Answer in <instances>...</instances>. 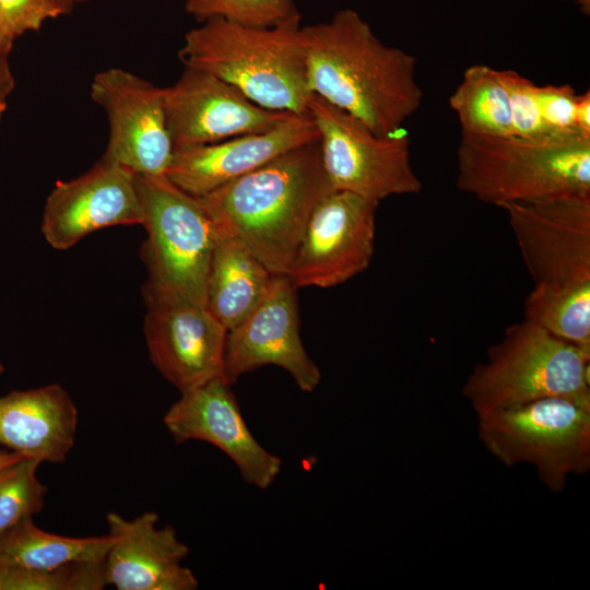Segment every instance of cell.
Returning <instances> with one entry per match:
<instances>
[{
  "label": "cell",
  "instance_id": "1",
  "mask_svg": "<svg viewBox=\"0 0 590 590\" xmlns=\"http://www.w3.org/2000/svg\"><path fill=\"white\" fill-rule=\"evenodd\" d=\"M314 94L345 110L378 134H391L423 102L415 56L385 45L354 10L300 27Z\"/></svg>",
  "mask_w": 590,
  "mask_h": 590
},
{
  "label": "cell",
  "instance_id": "2",
  "mask_svg": "<svg viewBox=\"0 0 590 590\" xmlns=\"http://www.w3.org/2000/svg\"><path fill=\"white\" fill-rule=\"evenodd\" d=\"M332 190L317 139L198 198L220 233L287 275L310 214Z\"/></svg>",
  "mask_w": 590,
  "mask_h": 590
},
{
  "label": "cell",
  "instance_id": "3",
  "mask_svg": "<svg viewBox=\"0 0 590 590\" xmlns=\"http://www.w3.org/2000/svg\"><path fill=\"white\" fill-rule=\"evenodd\" d=\"M457 188L499 208L590 196V138L461 133Z\"/></svg>",
  "mask_w": 590,
  "mask_h": 590
},
{
  "label": "cell",
  "instance_id": "4",
  "mask_svg": "<svg viewBox=\"0 0 590 590\" xmlns=\"http://www.w3.org/2000/svg\"><path fill=\"white\" fill-rule=\"evenodd\" d=\"M178 57L263 108L308 113L312 92L299 23L259 27L208 19L185 35Z\"/></svg>",
  "mask_w": 590,
  "mask_h": 590
},
{
  "label": "cell",
  "instance_id": "5",
  "mask_svg": "<svg viewBox=\"0 0 590 590\" xmlns=\"http://www.w3.org/2000/svg\"><path fill=\"white\" fill-rule=\"evenodd\" d=\"M590 355L532 322L510 324L462 394L476 414L557 397L590 409Z\"/></svg>",
  "mask_w": 590,
  "mask_h": 590
},
{
  "label": "cell",
  "instance_id": "6",
  "mask_svg": "<svg viewBox=\"0 0 590 590\" xmlns=\"http://www.w3.org/2000/svg\"><path fill=\"white\" fill-rule=\"evenodd\" d=\"M148 232L143 255L149 270L146 304L187 302L206 306L210 264L217 227L198 197L166 177L138 176Z\"/></svg>",
  "mask_w": 590,
  "mask_h": 590
},
{
  "label": "cell",
  "instance_id": "7",
  "mask_svg": "<svg viewBox=\"0 0 590 590\" xmlns=\"http://www.w3.org/2000/svg\"><path fill=\"white\" fill-rule=\"evenodd\" d=\"M479 438L507 467L532 464L550 491L590 470V409L550 397L477 414Z\"/></svg>",
  "mask_w": 590,
  "mask_h": 590
},
{
  "label": "cell",
  "instance_id": "8",
  "mask_svg": "<svg viewBox=\"0 0 590 590\" xmlns=\"http://www.w3.org/2000/svg\"><path fill=\"white\" fill-rule=\"evenodd\" d=\"M308 114L319 132L322 165L333 190L380 202L423 189L410 140L401 130L378 134L366 123L312 93Z\"/></svg>",
  "mask_w": 590,
  "mask_h": 590
},
{
  "label": "cell",
  "instance_id": "9",
  "mask_svg": "<svg viewBox=\"0 0 590 590\" xmlns=\"http://www.w3.org/2000/svg\"><path fill=\"white\" fill-rule=\"evenodd\" d=\"M91 97L105 111L108 142L102 160L138 176L165 177L173 157L164 88L120 68L98 72Z\"/></svg>",
  "mask_w": 590,
  "mask_h": 590
},
{
  "label": "cell",
  "instance_id": "10",
  "mask_svg": "<svg viewBox=\"0 0 590 590\" xmlns=\"http://www.w3.org/2000/svg\"><path fill=\"white\" fill-rule=\"evenodd\" d=\"M378 204L343 190L318 202L287 274L296 288L335 286L368 268Z\"/></svg>",
  "mask_w": 590,
  "mask_h": 590
},
{
  "label": "cell",
  "instance_id": "11",
  "mask_svg": "<svg viewBox=\"0 0 590 590\" xmlns=\"http://www.w3.org/2000/svg\"><path fill=\"white\" fill-rule=\"evenodd\" d=\"M502 208L535 285L590 282V196Z\"/></svg>",
  "mask_w": 590,
  "mask_h": 590
},
{
  "label": "cell",
  "instance_id": "12",
  "mask_svg": "<svg viewBox=\"0 0 590 590\" xmlns=\"http://www.w3.org/2000/svg\"><path fill=\"white\" fill-rule=\"evenodd\" d=\"M296 290L288 275L273 274L259 304L227 331L223 375L231 385L246 373L275 365L302 391L317 388L321 374L300 340Z\"/></svg>",
  "mask_w": 590,
  "mask_h": 590
},
{
  "label": "cell",
  "instance_id": "13",
  "mask_svg": "<svg viewBox=\"0 0 590 590\" xmlns=\"http://www.w3.org/2000/svg\"><path fill=\"white\" fill-rule=\"evenodd\" d=\"M164 107L174 150L268 131L294 115L263 108L226 81L188 67L164 87Z\"/></svg>",
  "mask_w": 590,
  "mask_h": 590
},
{
  "label": "cell",
  "instance_id": "14",
  "mask_svg": "<svg viewBox=\"0 0 590 590\" xmlns=\"http://www.w3.org/2000/svg\"><path fill=\"white\" fill-rule=\"evenodd\" d=\"M144 211L135 174L101 158L88 172L58 181L47 197L42 232L55 249L116 225H142Z\"/></svg>",
  "mask_w": 590,
  "mask_h": 590
},
{
  "label": "cell",
  "instance_id": "15",
  "mask_svg": "<svg viewBox=\"0 0 590 590\" xmlns=\"http://www.w3.org/2000/svg\"><path fill=\"white\" fill-rule=\"evenodd\" d=\"M180 393L163 418L174 440L215 446L232 459L246 483L268 488L281 472L282 460L255 439L231 384L221 376Z\"/></svg>",
  "mask_w": 590,
  "mask_h": 590
},
{
  "label": "cell",
  "instance_id": "16",
  "mask_svg": "<svg viewBox=\"0 0 590 590\" xmlns=\"http://www.w3.org/2000/svg\"><path fill=\"white\" fill-rule=\"evenodd\" d=\"M143 331L152 363L180 392L224 377L227 330L206 306L148 304Z\"/></svg>",
  "mask_w": 590,
  "mask_h": 590
},
{
  "label": "cell",
  "instance_id": "17",
  "mask_svg": "<svg viewBox=\"0 0 590 590\" xmlns=\"http://www.w3.org/2000/svg\"><path fill=\"white\" fill-rule=\"evenodd\" d=\"M317 139L311 116L294 114L268 131L174 150L165 177L182 191L202 197Z\"/></svg>",
  "mask_w": 590,
  "mask_h": 590
},
{
  "label": "cell",
  "instance_id": "18",
  "mask_svg": "<svg viewBox=\"0 0 590 590\" xmlns=\"http://www.w3.org/2000/svg\"><path fill=\"white\" fill-rule=\"evenodd\" d=\"M113 542L104 560L107 586L118 590H194L199 582L181 565L189 547L174 527H156L160 517L146 511L133 520L116 512L106 516Z\"/></svg>",
  "mask_w": 590,
  "mask_h": 590
},
{
  "label": "cell",
  "instance_id": "19",
  "mask_svg": "<svg viewBox=\"0 0 590 590\" xmlns=\"http://www.w3.org/2000/svg\"><path fill=\"white\" fill-rule=\"evenodd\" d=\"M78 410L52 384L0 397V445L40 463H62L74 446Z\"/></svg>",
  "mask_w": 590,
  "mask_h": 590
},
{
  "label": "cell",
  "instance_id": "20",
  "mask_svg": "<svg viewBox=\"0 0 590 590\" xmlns=\"http://www.w3.org/2000/svg\"><path fill=\"white\" fill-rule=\"evenodd\" d=\"M272 276L244 241L217 231L208 278L206 307L228 331L259 304Z\"/></svg>",
  "mask_w": 590,
  "mask_h": 590
},
{
  "label": "cell",
  "instance_id": "21",
  "mask_svg": "<svg viewBox=\"0 0 590 590\" xmlns=\"http://www.w3.org/2000/svg\"><path fill=\"white\" fill-rule=\"evenodd\" d=\"M113 539L71 538L46 532L26 518L0 536V567L51 569L74 562L105 560Z\"/></svg>",
  "mask_w": 590,
  "mask_h": 590
},
{
  "label": "cell",
  "instance_id": "22",
  "mask_svg": "<svg viewBox=\"0 0 590 590\" xmlns=\"http://www.w3.org/2000/svg\"><path fill=\"white\" fill-rule=\"evenodd\" d=\"M462 133L514 135L509 94L502 70L486 64L465 69L460 84L449 97Z\"/></svg>",
  "mask_w": 590,
  "mask_h": 590
},
{
  "label": "cell",
  "instance_id": "23",
  "mask_svg": "<svg viewBox=\"0 0 590 590\" xmlns=\"http://www.w3.org/2000/svg\"><path fill=\"white\" fill-rule=\"evenodd\" d=\"M523 319L590 355V282L535 285L524 299Z\"/></svg>",
  "mask_w": 590,
  "mask_h": 590
},
{
  "label": "cell",
  "instance_id": "24",
  "mask_svg": "<svg viewBox=\"0 0 590 590\" xmlns=\"http://www.w3.org/2000/svg\"><path fill=\"white\" fill-rule=\"evenodd\" d=\"M39 465L22 458L0 469V536L42 511L47 487L36 475Z\"/></svg>",
  "mask_w": 590,
  "mask_h": 590
},
{
  "label": "cell",
  "instance_id": "25",
  "mask_svg": "<svg viewBox=\"0 0 590 590\" xmlns=\"http://www.w3.org/2000/svg\"><path fill=\"white\" fill-rule=\"evenodd\" d=\"M104 562H74L51 569L0 567V590H101Z\"/></svg>",
  "mask_w": 590,
  "mask_h": 590
},
{
  "label": "cell",
  "instance_id": "26",
  "mask_svg": "<svg viewBox=\"0 0 590 590\" xmlns=\"http://www.w3.org/2000/svg\"><path fill=\"white\" fill-rule=\"evenodd\" d=\"M186 11L200 22L222 17L259 27L299 23L300 20L293 0H186Z\"/></svg>",
  "mask_w": 590,
  "mask_h": 590
},
{
  "label": "cell",
  "instance_id": "27",
  "mask_svg": "<svg viewBox=\"0 0 590 590\" xmlns=\"http://www.w3.org/2000/svg\"><path fill=\"white\" fill-rule=\"evenodd\" d=\"M511 107L512 125L516 135L540 137L550 133L538 104V85L512 70H502Z\"/></svg>",
  "mask_w": 590,
  "mask_h": 590
},
{
  "label": "cell",
  "instance_id": "28",
  "mask_svg": "<svg viewBox=\"0 0 590 590\" xmlns=\"http://www.w3.org/2000/svg\"><path fill=\"white\" fill-rule=\"evenodd\" d=\"M60 15L51 0H0V36L14 43L19 36L38 31L45 21Z\"/></svg>",
  "mask_w": 590,
  "mask_h": 590
},
{
  "label": "cell",
  "instance_id": "29",
  "mask_svg": "<svg viewBox=\"0 0 590 590\" xmlns=\"http://www.w3.org/2000/svg\"><path fill=\"white\" fill-rule=\"evenodd\" d=\"M536 96L542 120L550 133H578L575 129L578 94L569 84L538 85Z\"/></svg>",
  "mask_w": 590,
  "mask_h": 590
},
{
  "label": "cell",
  "instance_id": "30",
  "mask_svg": "<svg viewBox=\"0 0 590 590\" xmlns=\"http://www.w3.org/2000/svg\"><path fill=\"white\" fill-rule=\"evenodd\" d=\"M13 43L0 36V96L7 98L13 91L15 81L10 68L9 55Z\"/></svg>",
  "mask_w": 590,
  "mask_h": 590
},
{
  "label": "cell",
  "instance_id": "31",
  "mask_svg": "<svg viewBox=\"0 0 590 590\" xmlns=\"http://www.w3.org/2000/svg\"><path fill=\"white\" fill-rule=\"evenodd\" d=\"M575 129L587 138H590V92L578 94L575 107Z\"/></svg>",
  "mask_w": 590,
  "mask_h": 590
},
{
  "label": "cell",
  "instance_id": "32",
  "mask_svg": "<svg viewBox=\"0 0 590 590\" xmlns=\"http://www.w3.org/2000/svg\"><path fill=\"white\" fill-rule=\"evenodd\" d=\"M24 457L13 452V451H10V450H2L0 449V469H2L3 467L8 465V464H11L20 459H22Z\"/></svg>",
  "mask_w": 590,
  "mask_h": 590
},
{
  "label": "cell",
  "instance_id": "33",
  "mask_svg": "<svg viewBox=\"0 0 590 590\" xmlns=\"http://www.w3.org/2000/svg\"><path fill=\"white\" fill-rule=\"evenodd\" d=\"M56 8L60 11L61 15L72 12L76 0H51Z\"/></svg>",
  "mask_w": 590,
  "mask_h": 590
},
{
  "label": "cell",
  "instance_id": "34",
  "mask_svg": "<svg viewBox=\"0 0 590 590\" xmlns=\"http://www.w3.org/2000/svg\"><path fill=\"white\" fill-rule=\"evenodd\" d=\"M576 1L585 14L590 13V0H574Z\"/></svg>",
  "mask_w": 590,
  "mask_h": 590
},
{
  "label": "cell",
  "instance_id": "35",
  "mask_svg": "<svg viewBox=\"0 0 590 590\" xmlns=\"http://www.w3.org/2000/svg\"><path fill=\"white\" fill-rule=\"evenodd\" d=\"M5 108H7V98H3L2 96H0V120Z\"/></svg>",
  "mask_w": 590,
  "mask_h": 590
},
{
  "label": "cell",
  "instance_id": "36",
  "mask_svg": "<svg viewBox=\"0 0 590 590\" xmlns=\"http://www.w3.org/2000/svg\"><path fill=\"white\" fill-rule=\"evenodd\" d=\"M3 370H4V367H3V365H2L1 362H0V375L3 373Z\"/></svg>",
  "mask_w": 590,
  "mask_h": 590
},
{
  "label": "cell",
  "instance_id": "37",
  "mask_svg": "<svg viewBox=\"0 0 590 590\" xmlns=\"http://www.w3.org/2000/svg\"><path fill=\"white\" fill-rule=\"evenodd\" d=\"M84 1H88V0H76V3H78V2H84Z\"/></svg>",
  "mask_w": 590,
  "mask_h": 590
}]
</instances>
